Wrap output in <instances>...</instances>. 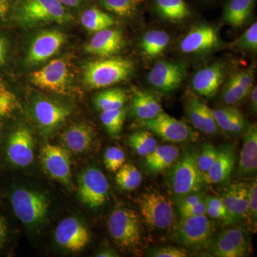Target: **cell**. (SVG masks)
I'll list each match as a JSON object with an SVG mask.
<instances>
[{"instance_id": "54", "label": "cell", "mask_w": 257, "mask_h": 257, "mask_svg": "<svg viewBox=\"0 0 257 257\" xmlns=\"http://www.w3.org/2000/svg\"><path fill=\"white\" fill-rule=\"evenodd\" d=\"M202 1L206 4H211V3H214L216 0H202Z\"/></svg>"}, {"instance_id": "52", "label": "cell", "mask_w": 257, "mask_h": 257, "mask_svg": "<svg viewBox=\"0 0 257 257\" xmlns=\"http://www.w3.org/2000/svg\"><path fill=\"white\" fill-rule=\"evenodd\" d=\"M251 108L253 111H256L257 109V88L256 86L253 87L251 90Z\"/></svg>"}, {"instance_id": "37", "label": "cell", "mask_w": 257, "mask_h": 257, "mask_svg": "<svg viewBox=\"0 0 257 257\" xmlns=\"http://www.w3.org/2000/svg\"><path fill=\"white\" fill-rule=\"evenodd\" d=\"M126 111L127 109L124 106L114 110L101 111L100 115L101 122L105 127L106 132L111 137L116 138L119 136L122 130Z\"/></svg>"}, {"instance_id": "3", "label": "cell", "mask_w": 257, "mask_h": 257, "mask_svg": "<svg viewBox=\"0 0 257 257\" xmlns=\"http://www.w3.org/2000/svg\"><path fill=\"white\" fill-rule=\"evenodd\" d=\"M15 215L29 228L43 224L48 214V199L45 194L32 189H15L10 197Z\"/></svg>"}, {"instance_id": "45", "label": "cell", "mask_w": 257, "mask_h": 257, "mask_svg": "<svg viewBox=\"0 0 257 257\" xmlns=\"http://www.w3.org/2000/svg\"><path fill=\"white\" fill-rule=\"evenodd\" d=\"M179 214L182 218L194 217V216L206 215L207 212V205L205 199L202 202L179 209Z\"/></svg>"}, {"instance_id": "15", "label": "cell", "mask_w": 257, "mask_h": 257, "mask_svg": "<svg viewBox=\"0 0 257 257\" xmlns=\"http://www.w3.org/2000/svg\"><path fill=\"white\" fill-rule=\"evenodd\" d=\"M220 44L216 28L207 24H200L187 32L181 40L179 49L187 55H197L214 50Z\"/></svg>"}, {"instance_id": "36", "label": "cell", "mask_w": 257, "mask_h": 257, "mask_svg": "<svg viewBox=\"0 0 257 257\" xmlns=\"http://www.w3.org/2000/svg\"><path fill=\"white\" fill-rule=\"evenodd\" d=\"M128 144L140 156L147 157L158 146L156 139L148 130L135 132L128 136Z\"/></svg>"}, {"instance_id": "43", "label": "cell", "mask_w": 257, "mask_h": 257, "mask_svg": "<svg viewBox=\"0 0 257 257\" xmlns=\"http://www.w3.org/2000/svg\"><path fill=\"white\" fill-rule=\"evenodd\" d=\"M150 256L153 257H187L188 251L175 246H164L154 250Z\"/></svg>"}, {"instance_id": "9", "label": "cell", "mask_w": 257, "mask_h": 257, "mask_svg": "<svg viewBox=\"0 0 257 257\" xmlns=\"http://www.w3.org/2000/svg\"><path fill=\"white\" fill-rule=\"evenodd\" d=\"M109 190L107 179L97 167H88L79 176V198L89 208L102 207L109 198Z\"/></svg>"}, {"instance_id": "14", "label": "cell", "mask_w": 257, "mask_h": 257, "mask_svg": "<svg viewBox=\"0 0 257 257\" xmlns=\"http://www.w3.org/2000/svg\"><path fill=\"white\" fill-rule=\"evenodd\" d=\"M34 152L35 140L28 128L22 126L10 134L6 154L12 165L22 168L31 165L35 157Z\"/></svg>"}, {"instance_id": "50", "label": "cell", "mask_w": 257, "mask_h": 257, "mask_svg": "<svg viewBox=\"0 0 257 257\" xmlns=\"http://www.w3.org/2000/svg\"><path fill=\"white\" fill-rule=\"evenodd\" d=\"M96 256L99 257H116L119 256V255L114 250L111 249V248H104L96 253Z\"/></svg>"}, {"instance_id": "21", "label": "cell", "mask_w": 257, "mask_h": 257, "mask_svg": "<svg viewBox=\"0 0 257 257\" xmlns=\"http://www.w3.org/2000/svg\"><path fill=\"white\" fill-rule=\"evenodd\" d=\"M236 152L233 145H225L219 150L218 156L210 169L204 174L206 184L224 183L231 177L236 163Z\"/></svg>"}, {"instance_id": "7", "label": "cell", "mask_w": 257, "mask_h": 257, "mask_svg": "<svg viewBox=\"0 0 257 257\" xmlns=\"http://www.w3.org/2000/svg\"><path fill=\"white\" fill-rule=\"evenodd\" d=\"M138 204L144 220L150 227L165 229L173 224V203L167 196L158 192L145 193L140 197Z\"/></svg>"}, {"instance_id": "38", "label": "cell", "mask_w": 257, "mask_h": 257, "mask_svg": "<svg viewBox=\"0 0 257 257\" xmlns=\"http://www.w3.org/2000/svg\"><path fill=\"white\" fill-rule=\"evenodd\" d=\"M249 91L246 90L239 82L235 73L228 79L222 90V99L227 105H234L240 102L248 95Z\"/></svg>"}, {"instance_id": "48", "label": "cell", "mask_w": 257, "mask_h": 257, "mask_svg": "<svg viewBox=\"0 0 257 257\" xmlns=\"http://www.w3.org/2000/svg\"><path fill=\"white\" fill-rule=\"evenodd\" d=\"M8 224L4 216H0V250L4 246L8 236Z\"/></svg>"}, {"instance_id": "11", "label": "cell", "mask_w": 257, "mask_h": 257, "mask_svg": "<svg viewBox=\"0 0 257 257\" xmlns=\"http://www.w3.org/2000/svg\"><path fill=\"white\" fill-rule=\"evenodd\" d=\"M32 82L45 90L64 94L69 83L68 64L64 59H57L49 62L43 68L33 72Z\"/></svg>"}, {"instance_id": "42", "label": "cell", "mask_w": 257, "mask_h": 257, "mask_svg": "<svg viewBox=\"0 0 257 257\" xmlns=\"http://www.w3.org/2000/svg\"><path fill=\"white\" fill-rule=\"evenodd\" d=\"M234 47L237 50L256 52L257 23L255 22L243 35L234 42Z\"/></svg>"}, {"instance_id": "13", "label": "cell", "mask_w": 257, "mask_h": 257, "mask_svg": "<svg viewBox=\"0 0 257 257\" xmlns=\"http://www.w3.org/2000/svg\"><path fill=\"white\" fill-rule=\"evenodd\" d=\"M55 240L61 248L72 252H79L89 243L90 233L77 218L67 217L57 226Z\"/></svg>"}, {"instance_id": "26", "label": "cell", "mask_w": 257, "mask_h": 257, "mask_svg": "<svg viewBox=\"0 0 257 257\" xmlns=\"http://www.w3.org/2000/svg\"><path fill=\"white\" fill-rule=\"evenodd\" d=\"M256 170L257 127L256 124H252L248 126L243 138L236 175L238 177H247L256 173Z\"/></svg>"}, {"instance_id": "2", "label": "cell", "mask_w": 257, "mask_h": 257, "mask_svg": "<svg viewBox=\"0 0 257 257\" xmlns=\"http://www.w3.org/2000/svg\"><path fill=\"white\" fill-rule=\"evenodd\" d=\"M134 70L133 61L124 57L93 61L84 67V81L90 89H101L126 80Z\"/></svg>"}, {"instance_id": "47", "label": "cell", "mask_w": 257, "mask_h": 257, "mask_svg": "<svg viewBox=\"0 0 257 257\" xmlns=\"http://www.w3.org/2000/svg\"><path fill=\"white\" fill-rule=\"evenodd\" d=\"M206 215L209 216L211 219H219L224 221L225 224H230L234 222V219L227 211L221 210V209H216L209 206H207Z\"/></svg>"}, {"instance_id": "20", "label": "cell", "mask_w": 257, "mask_h": 257, "mask_svg": "<svg viewBox=\"0 0 257 257\" xmlns=\"http://www.w3.org/2000/svg\"><path fill=\"white\" fill-rule=\"evenodd\" d=\"M123 43L122 32L109 28L96 32L84 49L91 55L106 57L117 53L122 47Z\"/></svg>"}, {"instance_id": "35", "label": "cell", "mask_w": 257, "mask_h": 257, "mask_svg": "<svg viewBox=\"0 0 257 257\" xmlns=\"http://www.w3.org/2000/svg\"><path fill=\"white\" fill-rule=\"evenodd\" d=\"M116 184L124 191H133L139 188L143 182V175L133 164L125 163L116 172Z\"/></svg>"}, {"instance_id": "24", "label": "cell", "mask_w": 257, "mask_h": 257, "mask_svg": "<svg viewBox=\"0 0 257 257\" xmlns=\"http://www.w3.org/2000/svg\"><path fill=\"white\" fill-rule=\"evenodd\" d=\"M64 148L76 154L84 153L92 147L94 131L92 126L85 123H77L69 126L62 134Z\"/></svg>"}, {"instance_id": "49", "label": "cell", "mask_w": 257, "mask_h": 257, "mask_svg": "<svg viewBox=\"0 0 257 257\" xmlns=\"http://www.w3.org/2000/svg\"><path fill=\"white\" fill-rule=\"evenodd\" d=\"M10 8V0H0V20L8 14Z\"/></svg>"}, {"instance_id": "12", "label": "cell", "mask_w": 257, "mask_h": 257, "mask_svg": "<svg viewBox=\"0 0 257 257\" xmlns=\"http://www.w3.org/2000/svg\"><path fill=\"white\" fill-rule=\"evenodd\" d=\"M187 76V68L181 62L170 61L157 62L150 69L147 80L150 85L164 93L175 90Z\"/></svg>"}, {"instance_id": "31", "label": "cell", "mask_w": 257, "mask_h": 257, "mask_svg": "<svg viewBox=\"0 0 257 257\" xmlns=\"http://www.w3.org/2000/svg\"><path fill=\"white\" fill-rule=\"evenodd\" d=\"M170 35L160 30H152L145 32L140 40V49L148 58H155L163 54L170 45Z\"/></svg>"}, {"instance_id": "23", "label": "cell", "mask_w": 257, "mask_h": 257, "mask_svg": "<svg viewBox=\"0 0 257 257\" xmlns=\"http://www.w3.org/2000/svg\"><path fill=\"white\" fill-rule=\"evenodd\" d=\"M221 197L234 221L248 217V184H230Z\"/></svg>"}, {"instance_id": "16", "label": "cell", "mask_w": 257, "mask_h": 257, "mask_svg": "<svg viewBox=\"0 0 257 257\" xmlns=\"http://www.w3.org/2000/svg\"><path fill=\"white\" fill-rule=\"evenodd\" d=\"M33 113L42 133L49 135L68 118L70 109L55 101L40 99L34 104Z\"/></svg>"}, {"instance_id": "19", "label": "cell", "mask_w": 257, "mask_h": 257, "mask_svg": "<svg viewBox=\"0 0 257 257\" xmlns=\"http://www.w3.org/2000/svg\"><path fill=\"white\" fill-rule=\"evenodd\" d=\"M224 77V66L214 63L199 69L193 77V89L200 96L212 97L219 91Z\"/></svg>"}, {"instance_id": "44", "label": "cell", "mask_w": 257, "mask_h": 257, "mask_svg": "<svg viewBox=\"0 0 257 257\" xmlns=\"http://www.w3.org/2000/svg\"><path fill=\"white\" fill-rule=\"evenodd\" d=\"M248 216L256 221L257 217V183L256 179L248 184Z\"/></svg>"}, {"instance_id": "33", "label": "cell", "mask_w": 257, "mask_h": 257, "mask_svg": "<svg viewBox=\"0 0 257 257\" xmlns=\"http://www.w3.org/2000/svg\"><path fill=\"white\" fill-rule=\"evenodd\" d=\"M81 23L88 31L97 32L111 28L116 23L115 18L109 13L96 7L86 10L81 17Z\"/></svg>"}, {"instance_id": "17", "label": "cell", "mask_w": 257, "mask_h": 257, "mask_svg": "<svg viewBox=\"0 0 257 257\" xmlns=\"http://www.w3.org/2000/svg\"><path fill=\"white\" fill-rule=\"evenodd\" d=\"M212 253L217 257H243L248 251L246 235L240 228L223 231L211 244Z\"/></svg>"}, {"instance_id": "28", "label": "cell", "mask_w": 257, "mask_h": 257, "mask_svg": "<svg viewBox=\"0 0 257 257\" xmlns=\"http://www.w3.org/2000/svg\"><path fill=\"white\" fill-rule=\"evenodd\" d=\"M132 107L134 114L140 119H153L163 111L160 99L156 94L146 90H135Z\"/></svg>"}, {"instance_id": "34", "label": "cell", "mask_w": 257, "mask_h": 257, "mask_svg": "<svg viewBox=\"0 0 257 257\" xmlns=\"http://www.w3.org/2000/svg\"><path fill=\"white\" fill-rule=\"evenodd\" d=\"M127 95L121 89H109L102 91L94 98V105L101 111L114 110L124 106Z\"/></svg>"}, {"instance_id": "18", "label": "cell", "mask_w": 257, "mask_h": 257, "mask_svg": "<svg viewBox=\"0 0 257 257\" xmlns=\"http://www.w3.org/2000/svg\"><path fill=\"white\" fill-rule=\"evenodd\" d=\"M65 41V35L59 31L52 30L40 34L29 50V63H41L49 60L62 48Z\"/></svg>"}, {"instance_id": "39", "label": "cell", "mask_w": 257, "mask_h": 257, "mask_svg": "<svg viewBox=\"0 0 257 257\" xmlns=\"http://www.w3.org/2000/svg\"><path fill=\"white\" fill-rule=\"evenodd\" d=\"M17 99L13 92L0 81V123L15 110Z\"/></svg>"}, {"instance_id": "41", "label": "cell", "mask_w": 257, "mask_h": 257, "mask_svg": "<svg viewBox=\"0 0 257 257\" xmlns=\"http://www.w3.org/2000/svg\"><path fill=\"white\" fill-rule=\"evenodd\" d=\"M104 163L108 170L117 172L126 163L124 151L119 147H109L104 152Z\"/></svg>"}, {"instance_id": "29", "label": "cell", "mask_w": 257, "mask_h": 257, "mask_svg": "<svg viewBox=\"0 0 257 257\" xmlns=\"http://www.w3.org/2000/svg\"><path fill=\"white\" fill-rule=\"evenodd\" d=\"M179 157V150L173 145L157 146L148 156L145 157V165L151 174H158L173 166Z\"/></svg>"}, {"instance_id": "1", "label": "cell", "mask_w": 257, "mask_h": 257, "mask_svg": "<svg viewBox=\"0 0 257 257\" xmlns=\"http://www.w3.org/2000/svg\"><path fill=\"white\" fill-rule=\"evenodd\" d=\"M15 13L18 23L29 28L48 23L65 24L73 19L60 0H20Z\"/></svg>"}, {"instance_id": "22", "label": "cell", "mask_w": 257, "mask_h": 257, "mask_svg": "<svg viewBox=\"0 0 257 257\" xmlns=\"http://www.w3.org/2000/svg\"><path fill=\"white\" fill-rule=\"evenodd\" d=\"M161 18L172 23L186 21L194 14L187 0H145Z\"/></svg>"}, {"instance_id": "46", "label": "cell", "mask_w": 257, "mask_h": 257, "mask_svg": "<svg viewBox=\"0 0 257 257\" xmlns=\"http://www.w3.org/2000/svg\"><path fill=\"white\" fill-rule=\"evenodd\" d=\"M205 197L204 193L201 191V192L192 193V194L184 195L183 197L177 198L178 209L189 207V206L202 202V201H204L205 199Z\"/></svg>"}, {"instance_id": "10", "label": "cell", "mask_w": 257, "mask_h": 257, "mask_svg": "<svg viewBox=\"0 0 257 257\" xmlns=\"http://www.w3.org/2000/svg\"><path fill=\"white\" fill-rule=\"evenodd\" d=\"M40 160L47 175L65 187L72 188V161L68 150L47 144L42 148Z\"/></svg>"}, {"instance_id": "30", "label": "cell", "mask_w": 257, "mask_h": 257, "mask_svg": "<svg viewBox=\"0 0 257 257\" xmlns=\"http://www.w3.org/2000/svg\"><path fill=\"white\" fill-rule=\"evenodd\" d=\"M218 127L231 135H239L246 127V121L242 113L232 105L213 109Z\"/></svg>"}, {"instance_id": "6", "label": "cell", "mask_w": 257, "mask_h": 257, "mask_svg": "<svg viewBox=\"0 0 257 257\" xmlns=\"http://www.w3.org/2000/svg\"><path fill=\"white\" fill-rule=\"evenodd\" d=\"M109 234L116 244L121 247H135L141 242L142 229L136 213L126 207L113 210L109 221Z\"/></svg>"}, {"instance_id": "4", "label": "cell", "mask_w": 257, "mask_h": 257, "mask_svg": "<svg viewBox=\"0 0 257 257\" xmlns=\"http://www.w3.org/2000/svg\"><path fill=\"white\" fill-rule=\"evenodd\" d=\"M197 154L193 151L184 152L176 161L171 172L170 181L174 194L177 198L201 192L204 187V175L198 168Z\"/></svg>"}, {"instance_id": "5", "label": "cell", "mask_w": 257, "mask_h": 257, "mask_svg": "<svg viewBox=\"0 0 257 257\" xmlns=\"http://www.w3.org/2000/svg\"><path fill=\"white\" fill-rule=\"evenodd\" d=\"M216 226L207 215L182 218L176 229L175 238L183 246L194 251L211 246Z\"/></svg>"}, {"instance_id": "27", "label": "cell", "mask_w": 257, "mask_h": 257, "mask_svg": "<svg viewBox=\"0 0 257 257\" xmlns=\"http://www.w3.org/2000/svg\"><path fill=\"white\" fill-rule=\"evenodd\" d=\"M256 0H225L223 21L233 28H240L252 16Z\"/></svg>"}, {"instance_id": "53", "label": "cell", "mask_w": 257, "mask_h": 257, "mask_svg": "<svg viewBox=\"0 0 257 257\" xmlns=\"http://www.w3.org/2000/svg\"><path fill=\"white\" fill-rule=\"evenodd\" d=\"M64 6L67 7H76L80 3L82 0H60Z\"/></svg>"}, {"instance_id": "8", "label": "cell", "mask_w": 257, "mask_h": 257, "mask_svg": "<svg viewBox=\"0 0 257 257\" xmlns=\"http://www.w3.org/2000/svg\"><path fill=\"white\" fill-rule=\"evenodd\" d=\"M139 124L169 143H184L197 140V134L189 125L164 111L153 119L140 121Z\"/></svg>"}, {"instance_id": "40", "label": "cell", "mask_w": 257, "mask_h": 257, "mask_svg": "<svg viewBox=\"0 0 257 257\" xmlns=\"http://www.w3.org/2000/svg\"><path fill=\"white\" fill-rule=\"evenodd\" d=\"M218 153H219V150L211 143L204 144L200 152L197 153L198 168L203 175L207 173L211 168L218 156Z\"/></svg>"}, {"instance_id": "25", "label": "cell", "mask_w": 257, "mask_h": 257, "mask_svg": "<svg viewBox=\"0 0 257 257\" xmlns=\"http://www.w3.org/2000/svg\"><path fill=\"white\" fill-rule=\"evenodd\" d=\"M187 114L190 122L199 131L207 135L217 133L219 127L213 109L197 98H191L187 101Z\"/></svg>"}, {"instance_id": "32", "label": "cell", "mask_w": 257, "mask_h": 257, "mask_svg": "<svg viewBox=\"0 0 257 257\" xmlns=\"http://www.w3.org/2000/svg\"><path fill=\"white\" fill-rule=\"evenodd\" d=\"M108 13L121 18H133L141 12L145 0H98Z\"/></svg>"}, {"instance_id": "51", "label": "cell", "mask_w": 257, "mask_h": 257, "mask_svg": "<svg viewBox=\"0 0 257 257\" xmlns=\"http://www.w3.org/2000/svg\"><path fill=\"white\" fill-rule=\"evenodd\" d=\"M6 54V45H5L4 40L0 38V66L3 65L5 63Z\"/></svg>"}]
</instances>
